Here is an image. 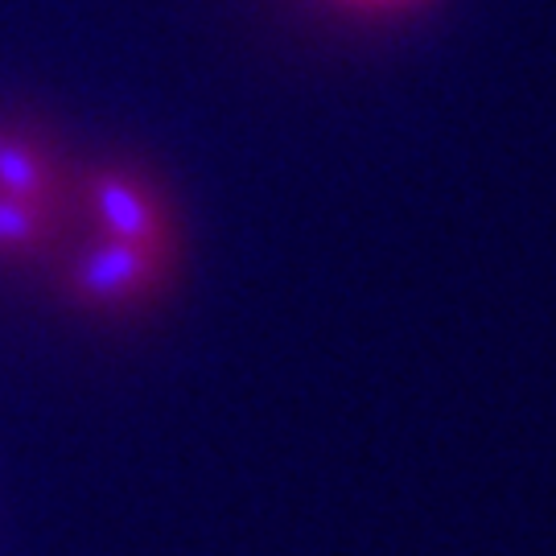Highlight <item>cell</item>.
<instances>
[{"instance_id":"2","label":"cell","mask_w":556,"mask_h":556,"mask_svg":"<svg viewBox=\"0 0 556 556\" xmlns=\"http://www.w3.org/2000/svg\"><path fill=\"white\" fill-rule=\"evenodd\" d=\"M100 206H103V215L112 219V227L124 231V236H149V227H153V219H149V211L137 202V194L116 186V181L100 190Z\"/></svg>"},{"instance_id":"4","label":"cell","mask_w":556,"mask_h":556,"mask_svg":"<svg viewBox=\"0 0 556 556\" xmlns=\"http://www.w3.org/2000/svg\"><path fill=\"white\" fill-rule=\"evenodd\" d=\"M34 236V215L21 202L0 199V243H21Z\"/></svg>"},{"instance_id":"3","label":"cell","mask_w":556,"mask_h":556,"mask_svg":"<svg viewBox=\"0 0 556 556\" xmlns=\"http://www.w3.org/2000/svg\"><path fill=\"white\" fill-rule=\"evenodd\" d=\"M0 181H4L13 194L29 199V194H38L41 174L29 153H21V149H13V144H0Z\"/></svg>"},{"instance_id":"1","label":"cell","mask_w":556,"mask_h":556,"mask_svg":"<svg viewBox=\"0 0 556 556\" xmlns=\"http://www.w3.org/2000/svg\"><path fill=\"white\" fill-rule=\"evenodd\" d=\"M132 277H137V256L128 248H112L103 256L87 260V268H83V285L96 293H116Z\"/></svg>"}]
</instances>
